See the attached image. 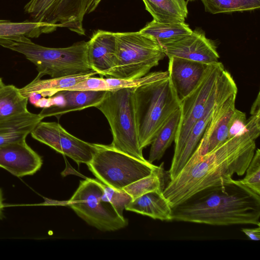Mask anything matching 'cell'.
<instances>
[{"label":"cell","instance_id":"cell-7","mask_svg":"<svg viewBox=\"0 0 260 260\" xmlns=\"http://www.w3.org/2000/svg\"><path fill=\"white\" fill-rule=\"evenodd\" d=\"M95 151L86 165L102 183L118 190L150 175L158 166L116 150L95 144Z\"/></svg>","mask_w":260,"mask_h":260},{"label":"cell","instance_id":"cell-11","mask_svg":"<svg viewBox=\"0 0 260 260\" xmlns=\"http://www.w3.org/2000/svg\"><path fill=\"white\" fill-rule=\"evenodd\" d=\"M235 93H237L236 84L230 73L224 69L218 77L207 101L203 114L193 125L179 158L175 163L171 165L168 172L170 180L177 176L194 151L211 119L215 107Z\"/></svg>","mask_w":260,"mask_h":260},{"label":"cell","instance_id":"cell-21","mask_svg":"<svg viewBox=\"0 0 260 260\" xmlns=\"http://www.w3.org/2000/svg\"><path fill=\"white\" fill-rule=\"evenodd\" d=\"M52 32L50 26L43 23L27 20L22 22L0 20V45L7 48L25 37L38 38L43 34Z\"/></svg>","mask_w":260,"mask_h":260},{"label":"cell","instance_id":"cell-14","mask_svg":"<svg viewBox=\"0 0 260 260\" xmlns=\"http://www.w3.org/2000/svg\"><path fill=\"white\" fill-rule=\"evenodd\" d=\"M162 49L169 58L178 57L207 64L219 61L214 43L198 29L165 45Z\"/></svg>","mask_w":260,"mask_h":260},{"label":"cell","instance_id":"cell-30","mask_svg":"<svg viewBox=\"0 0 260 260\" xmlns=\"http://www.w3.org/2000/svg\"><path fill=\"white\" fill-rule=\"evenodd\" d=\"M245 177L240 182L260 195V150L255 149L253 156L246 171Z\"/></svg>","mask_w":260,"mask_h":260},{"label":"cell","instance_id":"cell-1","mask_svg":"<svg viewBox=\"0 0 260 260\" xmlns=\"http://www.w3.org/2000/svg\"><path fill=\"white\" fill-rule=\"evenodd\" d=\"M260 115H251L245 130L194 160H188L180 173L170 180L162 194L173 207L208 187L242 176L256 149L260 133Z\"/></svg>","mask_w":260,"mask_h":260},{"label":"cell","instance_id":"cell-37","mask_svg":"<svg viewBox=\"0 0 260 260\" xmlns=\"http://www.w3.org/2000/svg\"><path fill=\"white\" fill-rule=\"evenodd\" d=\"M4 207L3 193L1 188H0V219L3 218L4 216L3 211Z\"/></svg>","mask_w":260,"mask_h":260},{"label":"cell","instance_id":"cell-26","mask_svg":"<svg viewBox=\"0 0 260 260\" xmlns=\"http://www.w3.org/2000/svg\"><path fill=\"white\" fill-rule=\"evenodd\" d=\"M28 98L23 96L19 89L13 85L0 88V120L28 111Z\"/></svg>","mask_w":260,"mask_h":260},{"label":"cell","instance_id":"cell-27","mask_svg":"<svg viewBox=\"0 0 260 260\" xmlns=\"http://www.w3.org/2000/svg\"><path fill=\"white\" fill-rule=\"evenodd\" d=\"M164 163L144 178L129 184L122 190L129 194L134 200L149 192H162L165 187V171Z\"/></svg>","mask_w":260,"mask_h":260},{"label":"cell","instance_id":"cell-8","mask_svg":"<svg viewBox=\"0 0 260 260\" xmlns=\"http://www.w3.org/2000/svg\"><path fill=\"white\" fill-rule=\"evenodd\" d=\"M67 204L87 223L103 232L118 230L128 224L108 200L103 183L94 179L81 180Z\"/></svg>","mask_w":260,"mask_h":260},{"label":"cell","instance_id":"cell-33","mask_svg":"<svg viewBox=\"0 0 260 260\" xmlns=\"http://www.w3.org/2000/svg\"><path fill=\"white\" fill-rule=\"evenodd\" d=\"M246 122L245 113L236 109L231 121L230 131L231 138L243 132L245 129Z\"/></svg>","mask_w":260,"mask_h":260},{"label":"cell","instance_id":"cell-4","mask_svg":"<svg viewBox=\"0 0 260 260\" xmlns=\"http://www.w3.org/2000/svg\"><path fill=\"white\" fill-rule=\"evenodd\" d=\"M87 42L81 41L65 48H50L32 42L27 37L14 42L7 48L23 54L36 66L38 75L52 78L72 76L87 73L92 70L87 56Z\"/></svg>","mask_w":260,"mask_h":260},{"label":"cell","instance_id":"cell-12","mask_svg":"<svg viewBox=\"0 0 260 260\" xmlns=\"http://www.w3.org/2000/svg\"><path fill=\"white\" fill-rule=\"evenodd\" d=\"M30 134L36 140L70 157L78 165L90 162L95 151V144L71 135L56 122L40 121Z\"/></svg>","mask_w":260,"mask_h":260},{"label":"cell","instance_id":"cell-38","mask_svg":"<svg viewBox=\"0 0 260 260\" xmlns=\"http://www.w3.org/2000/svg\"><path fill=\"white\" fill-rule=\"evenodd\" d=\"M5 85L3 83L2 78H0V88L5 86Z\"/></svg>","mask_w":260,"mask_h":260},{"label":"cell","instance_id":"cell-10","mask_svg":"<svg viewBox=\"0 0 260 260\" xmlns=\"http://www.w3.org/2000/svg\"><path fill=\"white\" fill-rule=\"evenodd\" d=\"M224 69L219 61L210 64L197 88L180 102V119L171 165L179 158L193 125L203 114L207 101Z\"/></svg>","mask_w":260,"mask_h":260},{"label":"cell","instance_id":"cell-6","mask_svg":"<svg viewBox=\"0 0 260 260\" xmlns=\"http://www.w3.org/2000/svg\"><path fill=\"white\" fill-rule=\"evenodd\" d=\"M115 35L116 63L108 77L124 80L139 78L147 74L166 56L156 41L140 31L115 32Z\"/></svg>","mask_w":260,"mask_h":260},{"label":"cell","instance_id":"cell-34","mask_svg":"<svg viewBox=\"0 0 260 260\" xmlns=\"http://www.w3.org/2000/svg\"><path fill=\"white\" fill-rule=\"evenodd\" d=\"M242 231L247 236L249 239L258 241L260 239V227L255 228H243Z\"/></svg>","mask_w":260,"mask_h":260},{"label":"cell","instance_id":"cell-23","mask_svg":"<svg viewBox=\"0 0 260 260\" xmlns=\"http://www.w3.org/2000/svg\"><path fill=\"white\" fill-rule=\"evenodd\" d=\"M146 10L156 21L166 23L184 22L188 10L185 0H142Z\"/></svg>","mask_w":260,"mask_h":260},{"label":"cell","instance_id":"cell-19","mask_svg":"<svg viewBox=\"0 0 260 260\" xmlns=\"http://www.w3.org/2000/svg\"><path fill=\"white\" fill-rule=\"evenodd\" d=\"M43 118L29 111L0 120V146L25 140Z\"/></svg>","mask_w":260,"mask_h":260},{"label":"cell","instance_id":"cell-9","mask_svg":"<svg viewBox=\"0 0 260 260\" xmlns=\"http://www.w3.org/2000/svg\"><path fill=\"white\" fill-rule=\"evenodd\" d=\"M88 0H30L24 7L32 21L43 23L53 31L64 27L85 35L83 19Z\"/></svg>","mask_w":260,"mask_h":260},{"label":"cell","instance_id":"cell-18","mask_svg":"<svg viewBox=\"0 0 260 260\" xmlns=\"http://www.w3.org/2000/svg\"><path fill=\"white\" fill-rule=\"evenodd\" d=\"M108 90H63L54 95L62 98L64 103L60 105L44 107L39 114L43 118L60 116L70 112L95 107L104 99Z\"/></svg>","mask_w":260,"mask_h":260},{"label":"cell","instance_id":"cell-17","mask_svg":"<svg viewBox=\"0 0 260 260\" xmlns=\"http://www.w3.org/2000/svg\"><path fill=\"white\" fill-rule=\"evenodd\" d=\"M87 60L91 69L101 77H108L117 58L115 32L98 30L87 42Z\"/></svg>","mask_w":260,"mask_h":260},{"label":"cell","instance_id":"cell-13","mask_svg":"<svg viewBox=\"0 0 260 260\" xmlns=\"http://www.w3.org/2000/svg\"><path fill=\"white\" fill-rule=\"evenodd\" d=\"M237 93L219 103L214 108L211 119L194 151L188 160H194L208 153L231 138L230 131L236 109Z\"/></svg>","mask_w":260,"mask_h":260},{"label":"cell","instance_id":"cell-24","mask_svg":"<svg viewBox=\"0 0 260 260\" xmlns=\"http://www.w3.org/2000/svg\"><path fill=\"white\" fill-rule=\"evenodd\" d=\"M180 108L175 111L158 131L151 144L148 161L152 163L163 156L166 150L174 141L180 119Z\"/></svg>","mask_w":260,"mask_h":260},{"label":"cell","instance_id":"cell-28","mask_svg":"<svg viewBox=\"0 0 260 260\" xmlns=\"http://www.w3.org/2000/svg\"><path fill=\"white\" fill-rule=\"evenodd\" d=\"M205 10L212 14L258 9L260 0H201Z\"/></svg>","mask_w":260,"mask_h":260},{"label":"cell","instance_id":"cell-35","mask_svg":"<svg viewBox=\"0 0 260 260\" xmlns=\"http://www.w3.org/2000/svg\"><path fill=\"white\" fill-rule=\"evenodd\" d=\"M259 100V92H258L257 96L251 108L250 114L251 115L260 114Z\"/></svg>","mask_w":260,"mask_h":260},{"label":"cell","instance_id":"cell-36","mask_svg":"<svg viewBox=\"0 0 260 260\" xmlns=\"http://www.w3.org/2000/svg\"><path fill=\"white\" fill-rule=\"evenodd\" d=\"M102 0H88L86 14L93 12Z\"/></svg>","mask_w":260,"mask_h":260},{"label":"cell","instance_id":"cell-16","mask_svg":"<svg viewBox=\"0 0 260 260\" xmlns=\"http://www.w3.org/2000/svg\"><path fill=\"white\" fill-rule=\"evenodd\" d=\"M169 58L168 76L180 102L197 88L210 64L174 56Z\"/></svg>","mask_w":260,"mask_h":260},{"label":"cell","instance_id":"cell-22","mask_svg":"<svg viewBox=\"0 0 260 260\" xmlns=\"http://www.w3.org/2000/svg\"><path fill=\"white\" fill-rule=\"evenodd\" d=\"M96 74V72L91 70L86 74L72 76L48 79L35 78L19 90L23 96L28 99L35 95H41L44 97L52 96L56 92L67 89L81 81Z\"/></svg>","mask_w":260,"mask_h":260},{"label":"cell","instance_id":"cell-25","mask_svg":"<svg viewBox=\"0 0 260 260\" xmlns=\"http://www.w3.org/2000/svg\"><path fill=\"white\" fill-rule=\"evenodd\" d=\"M192 30L184 22L176 23H161L153 20L148 23L140 31L156 41L162 47L181 37L190 34Z\"/></svg>","mask_w":260,"mask_h":260},{"label":"cell","instance_id":"cell-29","mask_svg":"<svg viewBox=\"0 0 260 260\" xmlns=\"http://www.w3.org/2000/svg\"><path fill=\"white\" fill-rule=\"evenodd\" d=\"M168 76V71L148 73L139 78L124 80L114 78H105L110 90L125 87H136Z\"/></svg>","mask_w":260,"mask_h":260},{"label":"cell","instance_id":"cell-5","mask_svg":"<svg viewBox=\"0 0 260 260\" xmlns=\"http://www.w3.org/2000/svg\"><path fill=\"white\" fill-rule=\"evenodd\" d=\"M135 87L108 90L98 108L107 118L113 136L114 149L146 161L138 137L134 103Z\"/></svg>","mask_w":260,"mask_h":260},{"label":"cell","instance_id":"cell-20","mask_svg":"<svg viewBox=\"0 0 260 260\" xmlns=\"http://www.w3.org/2000/svg\"><path fill=\"white\" fill-rule=\"evenodd\" d=\"M125 209L154 219L172 220V207L161 191L149 192L133 200Z\"/></svg>","mask_w":260,"mask_h":260},{"label":"cell","instance_id":"cell-39","mask_svg":"<svg viewBox=\"0 0 260 260\" xmlns=\"http://www.w3.org/2000/svg\"><path fill=\"white\" fill-rule=\"evenodd\" d=\"M189 1H192V0H189Z\"/></svg>","mask_w":260,"mask_h":260},{"label":"cell","instance_id":"cell-3","mask_svg":"<svg viewBox=\"0 0 260 260\" xmlns=\"http://www.w3.org/2000/svg\"><path fill=\"white\" fill-rule=\"evenodd\" d=\"M134 103L140 148L150 145L171 115L180 108L169 76L135 88Z\"/></svg>","mask_w":260,"mask_h":260},{"label":"cell","instance_id":"cell-15","mask_svg":"<svg viewBox=\"0 0 260 260\" xmlns=\"http://www.w3.org/2000/svg\"><path fill=\"white\" fill-rule=\"evenodd\" d=\"M43 165L42 157L25 140L0 146V167L17 177L32 175Z\"/></svg>","mask_w":260,"mask_h":260},{"label":"cell","instance_id":"cell-2","mask_svg":"<svg viewBox=\"0 0 260 260\" xmlns=\"http://www.w3.org/2000/svg\"><path fill=\"white\" fill-rule=\"evenodd\" d=\"M172 215L178 221L260 226V195L232 179L196 192L172 207Z\"/></svg>","mask_w":260,"mask_h":260},{"label":"cell","instance_id":"cell-32","mask_svg":"<svg viewBox=\"0 0 260 260\" xmlns=\"http://www.w3.org/2000/svg\"><path fill=\"white\" fill-rule=\"evenodd\" d=\"M66 90H109L104 77H88Z\"/></svg>","mask_w":260,"mask_h":260},{"label":"cell","instance_id":"cell-31","mask_svg":"<svg viewBox=\"0 0 260 260\" xmlns=\"http://www.w3.org/2000/svg\"><path fill=\"white\" fill-rule=\"evenodd\" d=\"M105 194L117 213L124 217L123 210L132 200L131 196L123 190H118L103 183Z\"/></svg>","mask_w":260,"mask_h":260}]
</instances>
